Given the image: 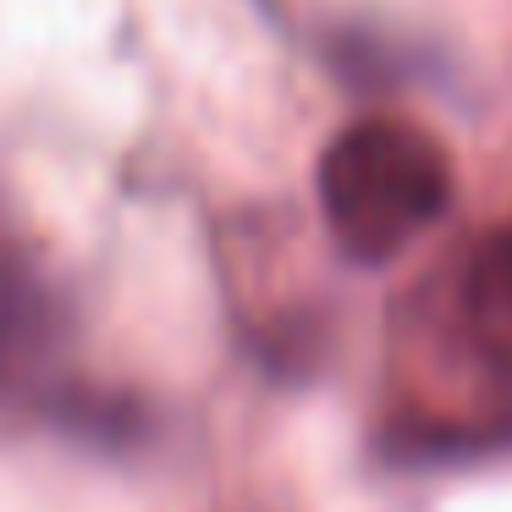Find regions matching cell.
<instances>
[{"instance_id": "cell-2", "label": "cell", "mask_w": 512, "mask_h": 512, "mask_svg": "<svg viewBox=\"0 0 512 512\" xmlns=\"http://www.w3.org/2000/svg\"><path fill=\"white\" fill-rule=\"evenodd\" d=\"M457 325L496 369H512V226L479 237L457 270Z\"/></svg>"}, {"instance_id": "cell-1", "label": "cell", "mask_w": 512, "mask_h": 512, "mask_svg": "<svg viewBox=\"0 0 512 512\" xmlns=\"http://www.w3.org/2000/svg\"><path fill=\"white\" fill-rule=\"evenodd\" d=\"M320 215L353 265H386L413 248L452 204V155L402 116H364L320 155Z\"/></svg>"}]
</instances>
